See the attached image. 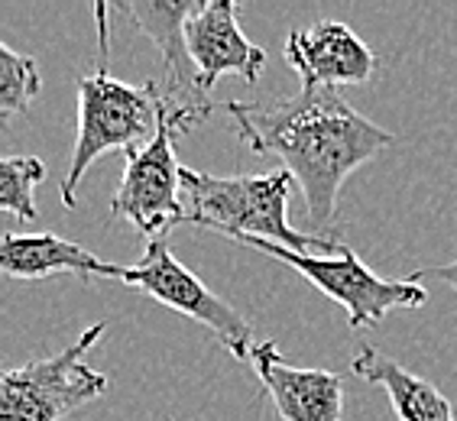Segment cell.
<instances>
[{
	"instance_id": "cell-1",
	"label": "cell",
	"mask_w": 457,
	"mask_h": 421,
	"mask_svg": "<svg viewBox=\"0 0 457 421\" xmlns=\"http://www.w3.org/2000/svg\"><path fill=\"white\" fill-rule=\"evenodd\" d=\"M228 114L250 150L279 159L299 185L315 227L335 220L344 178L393 146V133L328 88H299L273 101H230Z\"/></svg>"
},
{
	"instance_id": "cell-2",
	"label": "cell",
	"mask_w": 457,
	"mask_h": 421,
	"mask_svg": "<svg viewBox=\"0 0 457 421\" xmlns=\"http://www.w3.org/2000/svg\"><path fill=\"white\" fill-rule=\"evenodd\" d=\"M292 176L286 169L266 176H212L182 166L185 224L208 227L220 237H256L279 244L295 253L328 250L335 256L341 244L318 234H302L289 224Z\"/></svg>"
},
{
	"instance_id": "cell-3",
	"label": "cell",
	"mask_w": 457,
	"mask_h": 421,
	"mask_svg": "<svg viewBox=\"0 0 457 421\" xmlns=\"http://www.w3.org/2000/svg\"><path fill=\"white\" fill-rule=\"evenodd\" d=\"M162 127V101L153 85H127L114 78L107 65L79 78V136L69 159V172L62 178V202L75 208V192L88 166L107 150L123 156L140 153L156 140Z\"/></svg>"
},
{
	"instance_id": "cell-4",
	"label": "cell",
	"mask_w": 457,
	"mask_h": 421,
	"mask_svg": "<svg viewBox=\"0 0 457 421\" xmlns=\"http://www.w3.org/2000/svg\"><path fill=\"white\" fill-rule=\"evenodd\" d=\"M237 244L253 246L260 253L273 256L279 263L292 266L299 276H305L318 292H325L328 299L347 311V325L351 327H373L396 308H422L428 301V292H425L422 282L383 279L347 246H341L335 256H315L295 253V250H286L279 244L256 237H237Z\"/></svg>"
},
{
	"instance_id": "cell-5",
	"label": "cell",
	"mask_w": 457,
	"mask_h": 421,
	"mask_svg": "<svg viewBox=\"0 0 457 421\" xmlns=\"http://www.w3.org/2000/svg\"><path fill=\"white\" fill-rule=\"evenodd\" d=\"M104 337V325H91L79 341L55 357L4 369L0 421H59L107 389V376L85 363V353Z\"/></svg>"
},
{
	"instance_id": "cell-6",
	"label": "cell",
	"mask_w": 457,
	"mask_h": 421,
	"mask_svg": "<svg viewBox=\"0 0 457 421\" xmlns=\"http://www.w3.org/2000/svg\"><path fill=\"white\" fill-rule=\"evenodd\" d=\"M120 282L143 292V295H150L159 305L204 325L220 341V347L240 357V360L250 363L253 351L260 347L253 327L246 325V318L220 299L218 292L208 289L188 266H182V260H176L166 240L146 244V253H143L140 263L123 266Z\"/></svg>"
},
{
	"instance_id": "cell-7",
	"label": "cell",
	"mask_w": 457,
	"mask_h": 421,
	"mask_svg": "<svg viewBox=\"0 0 457 421\" xmlns=\"http://www.w3.org/2000/svg\"><path fill=\"white\" fill-rule=\"evenodd\" d=\"M198 0H185V4H166V0H114L107 10L123 13L133 27L150 36L156 49L162 53V71L153 78L162 101V120H169L179 133L192 130L195 123L212 117V91L204 88L202 75L195 69L188 43H185V20L192 17Z\"/></svg>"
},
{
	"instance_id": "cell-8",
	"label": "cell",
	"mask_w": 457,
	"mask_h": 421,
	"mask_svg": "<svg viewBox=\"0 0 457 421\" xmlns=\"http://www.w3.org/2000/svg\"><path fill=\"white\" fill-rule=\"evenodd\" d=\"M176 136V127L162 120L150 146H143L133 156H123L120 188L107 210L111 220H130L146 237V244L166 240L169 230L185 224V214H188L182 202V166L172 150Z\"/></svg>"
},
{
	"instance_id": "cell-9",
	"label": "cell",
	"mask_w": 457,
	"mask_h": 421,
	"mask_svg": "<svg viewBox=\"0 0 457 421\" xmlns=\"http://www.w3.org/2000/svg\"><path fill=\"white\" fill-rule=\"evenodd\" d=\"M286 62L302 78V88L337 91L344 85H363L377 71L373 49L337 20L292 29L286 39Z\"/></svg>"
},
{
	"instance_id": "cell-10",
	"label": "cell",
	"mask_w": 457,
	"mask_h": 421,
	"mask_svg": "<svg viewBox=\"0 0 457 421\" xmlns=\"http://www.w3.org/2000/svg\"><path fill=\"white\" fill-rule=\"evenodd\" d=\"M237 10L234 0H212V4L198 0L192 17L185 20V43L208 91L228 71H237L246 85H253L266 65V49L244 36Z\"/></svg>"
},
{
	"instance_id": "cell-11",
	"label": "cell",
	"mask_w": 457,
	"mask_h": 421,
	"mask_svg": "<svg viewBox=\"0 0 457 421\" xmlns=\"http://www.w3.org/2000/svg\"><path fill=\"white\" fill-rule=\"evenodd\" d=\"M256 379L270 395L279 421H341L344 386L328 369H302L279 357L273 341H263L250 357Z\"/></svg>"
},
{
	"instance_id": "cell-12",
	"label": "cell",
	"mask_w": 457,
	"mask_h": 421,
	"mask_svg": "<svg viewBox=\"0 0 457 421\" xmlns=\"http://www.w3.org/2000/svg\"><path fill=\"white\" fill-rule=\"evenodd\" d=\"M0 269L7 279L36 282L49 276H81V279H120L123 266L107 263L85 246L55 234H4Z\"/></svg>"
},
{
	"instance_id": "cell-13",
	"label": "cell",
	"mask_w": 457,
	"mask_h": 421,
	"mask_svg": "<svg viewBox=\"0 0 457 421\" xmlns=\"http://www.w3.org/2000/svg\"><path fill=\"white\" fill-rule=\"evenodd\" d=\"M351 369L353 376L383 386L399 421H454V409L441 395V389L431 386L428 379L409 373L399 360H389L377 347L363 343L361 351L353 353Z\"/></svg>"
},
{
	"instance_id": "cell-14",
	"label": "cell",
	"mask_w": 457,
	"mask_h": 421,
	"mask_svg": "<svg viewBox=\"0 0 457 421\" xmlns=\"http://www.w3.org/2000/svg\"><path fill=\"white\" fill-rule=\"evenodd\" d=\"M43 91V78L36 69V59L13 53L7 43H0V123L7 127L10 117L23 114Z\"/></svg>"
},
{
	"instance_id": "cell-15",
	"label": "cell",
	"mask_w": 457,
	"mask_h": 421,
	"mask_svg": "<svg viewBox=\"0 0 457 421\" xmlns=\"http://www.w3.org/2000/svg\"><path fill=\"white\" fill-rule=\"evenodd\" d=\"M46 178V166L36 156L0 159V208L20 220H36V188Z\"/></svg>"
},
{
	"instance_id": "cell-16",
	"label": "cell",
	"mask_w": 457,
	"mask_h": 421,
	"mask_svg": "<svg viewBox=\"0 0 457 421\" xmlns=\"http://www.w3.org/2000/svg\"><path fill=\"white\" fill-rule=\"evenodd\" d=\"M409 279H415V282L441 279L445 285H451V289L457 292V260H451V263H445V266H431V269H419V272H412Z\"/></svg>"
},
{
	"instance_id": "cell-17",
	"label": "cell",
	"mask_w": 457,
	"mask_h": 421,
	"mask_svg": "<svg viewBox=\"0 0 457 421\" xmlns=\"http://www.w3.org/2000/svg\"><path fill=\"white\" fill-rule=\"evenodd\" d=\"M166 421H176V418H166Z\"/></svg>"
}]
</instances>
